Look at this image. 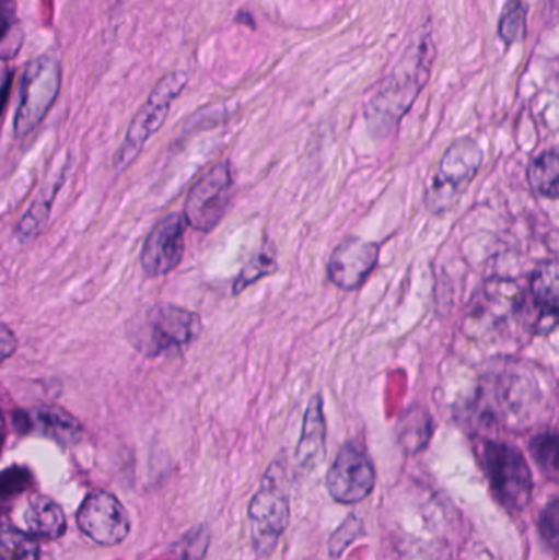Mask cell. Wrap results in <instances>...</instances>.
<instances>
[{"mask_svg": "<svg viewBox=\"0 0 559 560\" xmlns=\"http://www.w3.org/2000/svg\"><path fill=\"white\" fill-rule=\"evenodd\" d=\"M433 59L435 46L429 30H426L412 39L399 65L368 102L364 115L373 137L384 138L396 130L429 82Z\"/></svg>", "mask_w": 559, "mask_h": 560, "instance_id": "6da1fadb", "label": "cell"}, {"mask_svg": "<svg viewBox=\"0 0 559 560\" xmlns=\"http://www.w3.org/2000/svg\"><path fill=\"white\" fill-rule=\"evenodd\" d=\"M199 313L171 303L140 310L127 322L125 335L131 348L147 359L183 354L202 332Z\"/></svg>", "mask_w": 559, "mask_h": 560, "instance_id": "7a4b0ae2", "label": "cell"}, {"mask_svg": "<svg viewBox=\"0 0 559 560\" xmlns=\"http://www.w3.org/2000/svg\"><path fill=\"white\" fill-rule=\"evenodd\" d=\"M482 150L471 138L450 144L426 183V207L433 215H445L462 199L478 176Z\"/></svg>", "mask_w": 559, "mask_h": 560, "instance_id": "3957f363", "label": "cell"}, {"mask_svg": "<svg viewBox=\"0 0 559 560\" xmlns=\"http://www.w3.org/2000/svg\"><path fill=\"white\" fill-rule=\"evenodd\" d=\"M187 81H189L187 72L173 71L154 85L150 97L131 120L124 143L115 151L114 160H112L115 173H124L137 161L144 144L163 127L167 115H170L171 105L179 97Z\"/></svg>", "mask_w": 559, "mask_h": 560, "instance_id": "277c9868", "label": "cell"}, {"mask_svg": "<svg viewBox=\"0 0 559 560\" xmlns=\"http://www.w3.org/2000/svg\"><path fill=\"white\" fill-rule=\"evenodd\" d=\"M481 464L496 500L511 512H524L534 495V477L519 447L502 441H485Z\"/></svg>", "mask_w": 559, "mask_h": 560, "instance_id": "5b68a950", "label": "cell"}, {"mask_svg": "<svg viewBox=\"0 0 559 560\" xmlns=\"http://www.w3.org/2000/svg\"><path fill=\"white\" fill-rule=\"evenodd\" d=\"M248 518L253 548L263 558L271 555L291 518L288 486L281 464L272 463L266 470L261 486L249 503Z\"/></svg>", "mask_w": 559, "mask_h": 560, "instance_id": "8992f818", "label": "cell"}, {"mask_svg": "<svg viewBox=\"0 0 559 560\" xmlns=\"http://www.w3.org/2000/svg\"><path fill=\"white\" fill-rule=\"evenodd\" d=\"M61 89V66L53 56L32 59L20 82V102L13 120L16 138L28 137L45 120Z\"/></svg>", "mask_w": 559, "mask_h": 560, "instance_id": "52a82bcc", "label": "cell"}, {"mask_svg": "<svg viewBox=\"0 0 559 560\" xmlns=\"http://www.w3.org/2000/svg\"><path fill=\"white\" fill-rule=\"evenodd\" d=\"M233 184L229 161H220L194 184L184 203V217L190 229L210 233L220 225L232 206Z\"/></svg>", "mask_w": 559, "mask_h": 560, "instance_id": "ba28073f", "label": "cell"}, {"mask_svg": "<svg viewBox=\"0 0 559 560\" xmlns=\"http://www.w3.org/2000/svg\"><path fill=\"white\" fill-rule=\"evenodd\" d=\"M376 470L366 450L354 441H348L338 451L327 474V489L335 502L354 505L373 493Z\"/></svg>", "mask_w": 559, "mask_h": 560, "instance_id": "9c48e42d", "label": "cell"}, {"mask_svg": "<svg viewBox=\"0 0 559 560\" xmlns=\"http://www.w3.org/2000/svg\"><path fill=\"white\" fill-rule=\"evenodd\" d=\"M187 226L184 213H170L151 229L140 255V266L148 279L163 278L183 262Z\"/></svg>", "mask_w": 559, "mask_h": 560, "instance_id": "30bf717a", "label": "cell"}, {"mask_svg": "<svg viewBox=\"0 0 559 560\" xmlns=\"http://www.w3.org/2000/svg\"><path fill=\"white\" fill-rule=\"evenodd\" d=\"M79 529L101 546H117L130 533V520L124 505L112 493L92 492L85 497L75 516Z\"/></svg>", "mask_w": 559, "mask_h": 560, "instance_id": "8fae6325", "label": "cell"}, {"mask_svg": "<svg viewBox=\"0 0 559 560\" xmlns=\"http://www.w3.org/2000/svg\"><path fill=\"white\" fill-rule=\"evenodd\" d=\"M380 261V245L360 236H348L331 253L327 265L328 280L343 292L360 289Z\"/></svg>", "mask_w": 559, "mask_h": 560, "instance_id": "7c38bea8", "label": "cell"}, {"mask_svg": "<svg viewBox=\"0 0 559 560\" xmlns=\"http://www.w3.org/2000/svg\"><path fill=\"white\" fill-rule=\"evenodd\" d=\"M528 326L537 335H548L559 325V262L545 261L531 278V300H524Z\"/></svg>", "mask_w": 559, "mask_h": 560, "instance_id": "4fadbf2b", "label": "cell"}, {"mask_svg": "<svg viewBox=\"0 0 559 560\" xmlns=\"http://www.w3.org/2000/svg\"><path fill=\"white\" fill-rule=\"evenodd\" d=\"M12 424L16 433L38 434L61 446L79 443L84 434L79 420L58 405L42 404L32 408H20L12 413Z\"/></svg>", "mask_w": 559, "mask_h": 560, "instance_id": "5bb4252c", "label": "cell"}, {"mask_svg": "<svg viewBox=\"0 0 559 560\" xmlns=\"http://www.w3.org/2000/svg\"><path fill=\"white\" fill-rule=\"evenodd\" d=\"M327 421L324 415V400L317 394L308 401L302 424L301 440L295 447V460L304 470L321 466L327 451Z\"/></svg>", "mask_w": 559, "mask_h": 560, "instance_id": "9a60e30c", "label": "cell"}, {"mask_svg": "<svg viewBox=\"0 0 559 560\" xmlns=\"http://www.w3.org/2000/svg\"><path fill=\"white\" fill-rule=\"evenodd\" d=\"M23 525L30 535L46 539L61 538L68 528L61 506L43 495L32 497L26 502L23 510Z\"/></svg>", "mask_w": 559, "mask_h": 560, "instance_id": "2e32d148", "label": "cell"}, {"mask_svg": "<svg viewBox=\"0 0 559 560\" xmlns=\"http://www.w3.org/2000/svg\"><path fill=\"white\" fill-rule=\"evenodd\" d=\"M65 179L66 170H62L49 186L43 187L39 190L38 197L33 200L32 206H30L25 215L22 217L19 225H16L15 236L20 243L33 242L43 232L46 222H48L53 203H55L56 196H58Z\"/></svg>", "mask_w": 559, "mask_h": 560, "instance_id": "e0dca14e", "label": "cell"}, {"mask_svg": "<svg viewBox=\"0 0 559 560\" xmlns=\"http://www.w3.org/2000/svg\"><path fill=\"white\" fill-rule=\"evenodd\" d=\"M432 433L433 420L426 408L412 407L400 418L399 444L409 456L426 450Z\"/></svg>", "mask_w": 559, "mask_h": 560, "instance_id": "ac0fdd59", "label": "cell"}, {"mask_svg": "<svg viewBox=\"0 0 559 560\" xmlns=\"http://www.w3.org/2000/svg\"><path fill=\"white\" fill-rule=\"evenodd\" d=\"M532 189L547 199L559 200V150L538 154L528 166Z\"/></svg>", "mask_w": 559, "mask_h": 560, "instance_id": "d6986e66", "label": "cell"}, {"mask_svg": "<svg viewBox=\"0 0 559 560\" xmlns=\"http://www.w3.org/2000/svg\"><path fill=\"white\" fill-rule=\"evenodd\" d=\"M278 271V255H276L275 245L271 242H266L255 255L252 256L245 268L242 269L233 282L232 293L238 295L243 290L248 289L253 283L258 280L268 278Z\"/></svg>", "mask_w": 559, "mask_h": 560, "instance_id": "ffe728a7", "label": "cell"}, {"mask_svg": "<svg viewBox=\"0 0 559 560\" xmlns=\"http://www.w3.org/2000/svg\"><path fill=\"white\" fill-rule=\"evenodd\" d=\"M532 459L551 482H559V431L548 430L535 434L528 443Z\"/></svg>", "mask_w": 559, "mask_h": 560, "instance_id": "44dd1931", "label": "cell"}, {"mask_svg": "<svg viewBox=\"0 0 559 560\" xmlns=\"http://www.w3.org/2000/svg\"><path fill=\"white\" fill-rule=\"evenodd\" d=\"M498 35L508 46L524 42L527 35V5L524 0H508L499 16Z\"/></svg>", "mask_w": 559, "mask_h": 560, "instance_id": "7402d4cb", "label": "cell"}, {"mask_svg": "<svg viewBox=\"0 0 559 560\" xmlns=\"http://www.w3.org/2000/svg\"><path fill=\"white\" fill-rule=\"evenodd\" d=\"M2 560H38V545L30 533L16 528H3Z\"/></svg>", "mask_w": 559, "mask_h": 560, "instance_id": "603a6c76", "label": "cell"}, {"mask_svg": "<svg viewBox=\"0 0 559 560\" xmlns=\"http://www.w3.org/2000/svg\"><path fill=\"white\" fill-rule=\"evenodd\" d=\"M15 0H2V56L13 58L22 46V30L16 22Z\"/></svg>", "mask_w": 559, "mask_h": 560, "instance_id": "cb8c5ba5", "label": "cell"}, {"mask_svg": "<svg viewBox=\"0 0 559 560\" xmlns=\"http://www.w3.org/2000/svg\"><path fill=\"white\" fill-rule=\"evenodd\" d=\"M209 546V533L203 526L187 533L174 549H176V559L174 560H202Z\"/></svg>", "mask_w": 559, "mask_h": 560, "instance_id": "d4e9b609", "label": "cell"}, {"mask_svg": "<svg viewBox=\"0 0 559 560\" xmlns=\"http://www.w3.org/2000/svg\"><path fill=\"white\" fill-rule=\"evenodd\" d=\"M363 522L358 520L357 516L350 515L345 520L343 525L334 533L330 542H328V549H330L331 558H340L343 555L345 549L363 535Z\"/></svg>", "mask_w": 559, "mask_h": 560, "instance_id": "484cf974", "label": "cell"}, {"mask_svg": "<svg viewBox=\"0 0 559 560\" xmlns=\"http://www.w3.org/2000/svg\"><path fill=\"white\" fill-rule=\"evenodd\" d=\"M538 532L551 551L559 552V499L551 500L538 516Z\"/></svg>", "mask_w": 559, "mask_h": 560, "instance_id": "4316f807", "label": "cell"}, {"mask_svg": "<svg viewBox=\"0 0 559 560\" xmlns=\"http://www.w3.org/2000/svg\"><path fill=\"white\" fill-rule=\"evenodd\" d=\"M16 346H19V341H16L15 335L3 323L2 332H0V359H2V362H5L16 351Z\"/></svg>", "mask_w": 559, "mask_h": 560, "instance_id": "83f0119b", "label": "cell"}]
</instances>
